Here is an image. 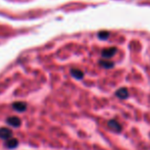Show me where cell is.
Here are the masks:
<instances>
[{
    "instance_id": "1",
    "label": "cell",
    "mask_w": 150,
    "mask_h": 150,
    "mask_svg": "<svg viewBox=\"0 0 150 150\" xmlns=\"http://www.w3.org/2000/svg\"><path fill=\"white\" fill-rule=\"evenodd\" d=\"M117 49L115 47H112V48H105V49L102 50L101 52V55H102L103 58H111L112 56H115V54L117 53Z\"/></svg>"
},
{
    "instance_id": "2",
    "label": "cell",
    "mask_w": 150,
    "mask_h": 150,
    "mask_svg": "<svg viewBox=\"0 0 150 150\" xmlns=\"http://www.w3.org/2000/svg\"><path fill=\"white\" fill-rule=\"evenodd\" d=\"M107 125H108V128L110 129L111 131H113V132L120 133V131H122V126H120V124L119 122H117V120H109Z\"/></svg>"
},
{
    "instance_id": "3",
    "label": "cell",
    "mask_w": 150,
    "mask_h": 150,
    "mask_svg": "<svg viewBox=\"0 0 150 150\" xmlns=\"http://www.w3.org/2000/svg\"><path fill=\"white\" fill-rule=\"evenodd\" d=\"M115 96L120 99H127L129 97V92L126 88H120L115 91Z\"/></svg>"
},
{
    "instance_id": "4",
    "label": "cell",
    "mask_w": 150,
    "mask_h": 150,
    "mask_svg": "<svg viewBox=\"0 0 150 150\" xmlns=\"http://www.w3.org/2000/svg\"><path fill=\"white\" fill-rule=\"evenodd\" d=\"M12 132L11 130L7 128H1L0 129V138L2 139H9L11 138Z\"/></svg>"
},
{
    "instance_id": "5",
    "label": "cell",
    "mask_w": 150,
    "mask_h": 150,
    "mask_svg": "<svg viewBox=\"0 0 150 150\" xmlns=\"http://www.w3.org/2000/svg\"><path fill=\"white\" fill-rule=\"evenodd\" d=\"M7 122L10 125V126L16 127V128L20 127V126H21V124H22V122H21V120L18 119V117H11L10 119H8Z\"/></svg>"
},
{
    "instance_id": "6",
    "label": "cell",
    "mask_w": 150,
    "mask_h": 150,
    "mask_svg": "<svg viewBox=\"0 0 150 150\" xmlns=\"http://www.w3.org/2000/svg\"><path fill=\"white\" fill-rule=\"evenodd\" d=\"M71 76H73L74 78H76V79H78V80L83 79V77H84V73H83V71H80V69H71Z\"/></svg>"
},
{
    "instance_id": "7",
    "label": "cell",
    "mask_w": 150,
    "mask_h": 150,
    "mask_svg": "<svg viewBox=\"0 0 150 150\" xmlns=\"http://www.w3.org/2000/svg\"><path fill=\"white\" fill-rule=\"evenodd\" d=\"M99 64H100L102 67H104V69H111V67H113L115 63L111 62V61H108V60H100L99 61Z\"/></svg>"
},
{
    "instance_id": "8",
    "label": "cell",
    "mask_w": 150,
    "mask_h": 150,
    "mask_svg": "<svg viewBox=\"0 0 150 150\" xmlns=\"http://www.w3.org/2000/svg\"><path fill=\"white\" fill-rule=\"evenodd\" d=\"M13 108L18 111H24L25 109L27 108V105H26V103H24V102H16L13 104Z\"/></svg>"
},
{
    "instance_id": "9",
    "label": "cell",
    "mask_w": 150,
    "mask_h": 150,
    "mask_svg": "<svg viewBox=\"0 0 150 150\" xmlns=\"http://www.w3.org/2000/svg\"><path fill=\"white\" fill-rule=\"evenodd\" d=\"M109 37V33L106 31H101L98 33V38L101 40H106Z\"/></svg>"
},
{
    "instance_id": "10",
    "label": "cell",
    "mask_w": 150,
    "mask_h": 150,
    "mask_svg": "<svg viewBox=\"0 0 150 150\" xmlns=\"http://www.w3.org/2000/svg\"><path fill=\"white\" fill-rule=\"evenodd\" d=\"M16 145H18V141L16 139H11V141H8L7 142V146L10 147V148H14Z\"/></svg>"
}]
</instances>
